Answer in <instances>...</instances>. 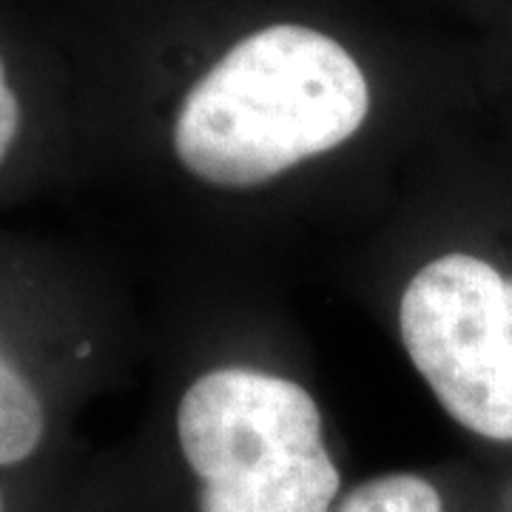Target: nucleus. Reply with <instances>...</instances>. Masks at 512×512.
<instances>
[{
    "label": "nucleus",
    "mask_w": 512,
    "mask_h": 512,
    "mask_svg": "<svg viewBox=\"0 0 512 512\" xmlns=\"http://www.w3.org/2000/svg\"><path fill=\"white\" fill-rule=\"evenodd\" d=\"M123 353L109 276L63 245L0 228V473L26 476L55 456Z\"/></svg>",
    "instance_id": "nucleus-3"
},
{
    "label": "nucleus",
    "mask_w": 512,
    "mask_h": 512,
    "mask_svg": "<svg viewBox=\"0 0 512 512\" xmlns=\"http://www.w3.org/2000/svg\"><path fill=\"white\" fill-rule=\"evenodd\" d=\"M163 419L194 512H333L345 493L325 407L291 370L208 362L177 382Z\"/></svg>",
    "instance_id": "nucleus-4"
},
{
    "label": "nucleus",
    "mask_w": 512,
    "mask_h": 512,
    "mask_svg": "<svg viewBox=\"0 0 512 512\" xmlns=\"http://www.w3.org/2000/svg\"><path fill=\"white\" fill-rule=\"evenodd\" d=\"M9 478L6 473H0V512H15V501H12V487H9Z\"/></svg>",
    "instance_id": "nucleus-7"
},
{
    "label": "nucleus",
    "mask_w": 512,
    "mask_h": 512,
    "mask_svg": "<svg viewBox=\"0 0 512 512\" xmlns=\"http://www.w3.org/2000/svg\"><path fill=\"white\" fill-rule=\"evenodd\" d=\"M370 111L367 72L342 40L271 23L191 80L168 126V160L197 194L265 197L345 151Z\"/></svg>",
    "instance_id": "nucleus-2"
},
{
    "label": "nucleus",
    "mask_w": 512,
    "mask_h": 512,
    "mask_svg": "<svg viewBox=\"0 0 512 512\" xmlns=\"http://www.w3.org/2000/svg\"><path fill=\"white\" fill-rule=\"evenodd\" d=\"M407 365L458 430L512 464V163L436 183L390 299Z\"/></svg>",
    "instance_id": "nucleus-1"
},
{
    "label": "nucleus",
    "mask_w": 512,
    "mask_h": 512,
    "mask_svg": "<svg viewBox=\"0 0 512 512\" xmlns=\"http://www.w3.org/2000/svg\"><path fill=\"white\" fill-rule=\"evenodd\" d=\"M333 512H453V504L433 476L396 470L348 487Z\"/></svg>",
    "instance_id": "nucleus-6"
},
{
    "label": "nucleus",
    "mask_w": 512,
    "mask_h": 512,
    "mask_svg": "<svg viewBox=\"0 0 512 512\" xmlns=\"http://www.w3.org/2000/svg\"><path fill=\"white\" fill-rule=\"evenodd\" d=\"M57 163L37 143L32 111L0 46V211L55 188Z\"/></svg>",
    "instance_id": "nucleus-5"
}]
</instances>
